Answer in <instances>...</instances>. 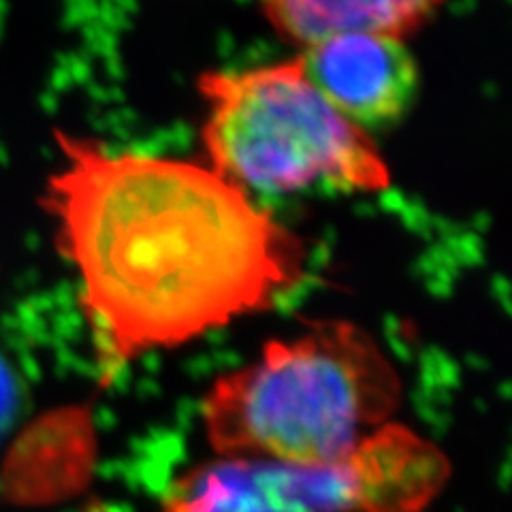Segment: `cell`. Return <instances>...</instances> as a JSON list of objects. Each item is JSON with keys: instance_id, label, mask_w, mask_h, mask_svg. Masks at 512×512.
Here are the masks:
<instances>
[{"instance_id": "6da1fadb", "label": "cell", "mask_w": 512, "mask_h": 512, "mask_svg": "<svg viewBox=\"0 0 512 512\" xmlns=\"http://www.w3.org/2000/svg\"><path fill=\"white\" fill-rule=\"evenodd\" d=\"M39 205L77 280L103 384L154 350L259 314L306 280L308 244L203 158L116 152L56 128Z\"/></svg>"}, {"instance_id": "3957f363", "label": "cell", "mask_w": 512, "mask_h": 512, "mask_svg": "<svg viewBox=\"0 0 512 512\" xmlns=\"http://www.w3.org/2000/svg\"><path fill=\"white\" fill-rule=\"evenodd\" d=\"M203 160L246 192L293 195L325 184L378 195L391 167L372 135L346 120L303 73L299 56L244 71H203Z\"/></svg>"}, {"instance_id": "5b68a950", "label": "cell", "mask_w": 512, "mask_h": 512, "mask_svg": "<svg viewBox=\"0 0 512 512\" xmlns=\"http://www.w3.org/2000/svg\"><path fill=\"white\" fill-rule=\"evenodd\" d=\"M297 56L323 99L367 133L402 118L419 90L416 60L397 39L344 35L306 47Z\"/></svg>"}, {"instance_id": "277c9868", "label": "cell", "mask_w": 512, "mask_h": 512, "mask_svg": "<svg viewBox=\"0 0 512 512\" xmlns=\"http://www.w3.org/2000/svg\"><path fill=\"white\" fill-rule=\"evenodd\" d=\"M167 512H365V489L352 455L327 468L224 459L182 478Z\"/></svg>"}, {"instance_id": "7a4b0ae2", "label": "cell", "mask_w": 512, "mask_h": 512, "mask_svg": "<svg viewBox=\"0 0 512 512\" xmlns=\"http://www.w3.org/2000/svg\"><path fill=\"white\" fill-rule=\"evenodd\" d=\"M402 402V378L365 327L310 320L222 374L203 399L205 436L224 459L301 468L346 461Z\"/></svg>"}, {"instance_id": "8992f818", "label": "cell", "mask_w": 512, "mask_h": 512, "mask_svg": "<svg viewBox=\"0 0 512 512\" xmlns=\"http://www.w3.org/2000/svg\"><path fill=\"white\" fill-rule=\"evenodd\" d=\"M444 0H261L269 26L286 43L306 50L344 35L408 41Z\"/></svg>"}]
</instances>
